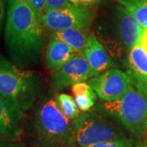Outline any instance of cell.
<instances>
[{
  "mask_svg": "<svg viewBox=\"0 0 147 147\" xmlns=\"http://www.w3.org/2000/svg\"><path fill=\"white\" fill-rule=\"evenodd\" d=\"M146 145H147V142H146Z\"/></svg>",
  "mask_w": 147,
  "mask_h": 147,
  "instance_id": "29",
  "label": "cell"
},
{
  "mask_svg": "<svg viewBox=\"0 0 147 147\" xmlns=\"http://www.w3.org/2000/svg\"><path fill=\"white\" fill-rule=\"evenodd\" d=\"M0 147H24L17 142H0Z\"/></svg>",
  "mask_w": 147,
  "mask_h": 147,
  "instance_id": "24",
  "label": "cell"
},
{
  "mask_svg": "<svg viewBox=\"0 0 147 147\" xmlns=\"http://www.w3.org/2000/svg\"><path fill=\"white\" fill-rule=\"evenodd\" d=\"M86 147H133V142L131 139L123 137L117 140L96 143Z\"/></svg>",
  "mask_w": 147,
  "mask_h": 147,
  "instance_id": "18",
  "label": "cell"
},
{
  "mask_svg": "<svg viewBox=\"0 0 147 147\" xmlns=\"http://www.w3.org/2000/svg\"><path fill=\"white\" fill-rule=\"evenodd\" d=\"M74 100L79 110L82 112H87L94 106L96 99H93L88 96H75Z\"/></svg>",
  "mask_w": 147,
  "mask_h": 147,
  "instance_id": "19",
  "label": "cell"
},
{
  "mask_svg": "<svg viewBox=\"0 0 147 147\" xmlns=\"http://www.w3.org/2000/svg\"><path fill=\"white\" fill-rule=\"evenodd\" d=\"M26 1L36 11L37 13L40 16V17L47 10L46 0H26Z\"/></svg>",
  "mask_w": 147,
  "mask_h": 147,
  "instance_id": "20",
  "label": "cell"
},
{
  "mask_svg": "<svg viewBox=\"0 0 147 147\" xmlns=\"http://www.w3.org/2000/svg\"><path fill=\"white\" fill-rule=\"evenodd\" d=\"M140 44H141V46L144 48V50L147 53V28L145 29L144 34H143L142 38H141Z\"/></svg>",
  "mask_w": 147,
  "mask_h": 147,
  "instance_id": "25",
  "label": "cell"
},
{
  "mask_svg": "<svg viewBox=\"0 0 147 147\" xmlns=\"http://www.w3.org/2000/svg\"><path fill=\"white\" fill-rule=\"evenodd\" d=\"M133 147H147L146 144H144V143H138L136 146H134Z\"/></svg>",
  "mask_w": 147,
  "mask_h": 147,
  "instance_id": "27",
  "label": "cell"
},
{
  "mask_svg": "<svg viewBox=\"0 0 147 147\" xmlns=\"http://www.w3.org/2000/svg\"><path fill=\"white\" fill-rule=\"evenodd\" d=\"M4 40L9 55L17 63L38 61L45 44L44 26L26 0H8Z\"/></svg>",
  "mask_w": 147,
  "mask_h": 147,
  "instance_id": "1",
  "label": "cell"
},
{
  "mask_svg": "<svg viewBox=\"0 0 147 147\" xmlns=\"http://www.w3.org/2000/svg\"><path fill=\"white\" fill-rule=\"evenodd\" d=\"M91 77V69L84 51L77 52L60 69L51 74L54 89L62 90L74 84L84 82Z\"/></svg>",
  "mask_w": 147,
  "mask_h": 147,
  "instance_id": "9",
  "label": "cell"
},
{
  "mask_svg": "<svg viewBox=\"0 0 147 147\" xmlns=\"http://www.w3.org/2000/svg\"><path fill=\"white\" fill-rule=\"evenodd\" d=\"M0 142H16V141H13L11 137L7 136L3 131H0Z\"/></svg>",
  "mask_w": 147,
  "mask_h": 147,
  "instance_id": "26",
  "label": "cell"
},
{
  "mask_svg": "<svg viewBox=\"0 0 147 147\" xmlns=\"http://www.w3.org/2000/svg\"><path fill=\"white\" fill-rule=\"evenodd\" d=\"M88 84L98 97L104 101L120 99L133 85L131 77L117 69H110L92 78Z\"/></svg>",
  "mask_w": 147,
  "mask_h": 147,
  "instance_id": "8",
  "label": "cell"
},
{
  "mask_svg": "<svg viewBox=\"0 0 147 147\" xmlns=\"http://www.w3.org/2000/svg\"><path fill=\"white\" fill-rule=\"evenodd\" d=\"M119 4L123 7L134 16L142 26L147 28V0H117Z\"/></svg>",
  "mask_w": 147,
  "mask_h": 147,
  "instance_id": "15",
  "label": "cell"
},
{
  "mask_svg": "<svg viewBox=\"0 0 147 147\" xmlns=\"http://www.w3.org/2000/svg\"><path fill=\"white\" fill-rule=\"evenodd\" d=\"M76 53L66 43L56 39H51L45 49V65L50 71L55 72L61 68Z\"/></svg>",
  "mask_w": 147,
  "mask_h": 147,
  "instance_id": "12",
  "label": "cell"
},
{
  "mask_svg": "<svg viewBox=\"0 0 147 147\" xmlns=\"http://www.w3.org/2000/svg\"><path fill=\"white\" fill-rule=\"evenodd\" d=\"M89 34L87 29L71 28L63 30L50 31L49 36L52 39H56L66 43L75 52L84 51Z\"/></svg>",
  "mask_w": 147,
  "mask_h": 147,
  "instance_id": "14",
  "label": "cell"
},
{
  "mask_svg": "<svg viewBox=\"0 0 147 147\" xmlns=\"http://www.w3.org/2000/svg\"><path fill=\"white\" fill-rule=\"evenodd\" d=\"M71 91L74 97L79 96H88L93 99H96L97 95L88 83L80 82L78 84H74L71 88Z\"/></svg>",
  "mask_w": 147,
  "mask_h": 147,
  "instance_id": "17",
  "label": "cell"
},
{
  "mask_svg": "<svg viewBox=\"0 0 147 147\" xmlns=\"http://www.w3.org/2000/svg\"><path fill=\"white\" fill-rule=\"evenodd\" d=\"M68 0H46L47 10L57 9L68 4Z\"/></svg>",
  "mask_w": 147,
  "mask_h": 147,
  "instance_id": "22",
  "label": "cell"
},
{
  "mask_svg": "<svg viewBox=\"0 0 147 147\" xmlns=\"http://www.w3.org/2000/svg\"><path fill=\"white\" fill-rule=\"evenodd\" d=\"M73 122L79 147L124 137L119 127L96 110L80 114Z\"/></svg>",
  "mask_w": 147,
  "mask_h": 147,
  "instance_id": "5",
  "label": "cell"
},
{
  "mask_svg": "<svg viewBox=\"0 0 147 147\" xmlns=\"http://www.w3.org/2000/svg\"><path fill=\"white\" fill-rule=\"evenodd\" d=\"M69 3L84 7H95L102 3V0H68Z\"/></svg>",
  "mask_w": 147,
  "mask_h": 147,
  "instance_id": "21",
  "label": "cell"
},
{
  "mask_svg": "<svg viewBox=\"0 0 147 147\" xmlns=\"http://www.w3.org/2000/svg\"><path fill=\"white\" fill-rule=\"evenodd\" d=\"M96 16L94 7H84L68 3L57 9L46 10L41 16L44 28L50 31L71 28L88 29Z\"/></svg>",
  "mask_w": 147,
  "mask_h": 147,
  "instance_id": "7",
  "label": "cell"
},
{
  "mask_svg": "<svg viewBox=\"0 0 147 147\" xmlns=\"http://www.w3.org/2000/svg\"><path fill=\"white\" fill-rule=\"evenodd\" d=\"M84 52L89 64L91 77H96L112 67V60L94 34H89Z\"/></svg>",
  "mask_w": 147,
  "mask_h": 147,
  "instance_id": "10",
  "label": "cell"
},
{
  "mask_svg": "<svg viewBox=\"0 0 147 147\" xmlns=\"http://www.w3.org/2000/svg\"><path fill=\"white\" fill-rule=\"evenodd\" d=\"M6 0H0V34L3 29V25L5 18Z\"/></svg>",
  "mask_w": 147,
  "mask_h": 147,
  "instance_id": "23",
  "label": "cell"
},
{
  "mask_svg": "<svg viewBox=\"0 0 147 147\" xmlns=\"http://www.w3.org/2000/svg\"><path fill=\"white\" fill-rule=\"evenodd\" d=\"M34 131L40 147H75L77 145L73 120L62 114L56 98L46 97L37 107Z\"/></svg>",
  "mask_w": 147,
  "mask_h": 147,
  "instance_id": "3",
  "label": "cell"
},
{
  "mask_svg": "<svg viewBox=\"0 0 147 147\" xmlns=\"http://www.w3.org/2000/svg\"><path fill=\"white\" fill-rule=\"evenodd\" d=\"M40 92L37 74L19 68L0 54V97L24 114L39 97Z\"/></svg>",
  "mask_w": 147,
  "mask_h": 147,
  "instance_id": "2",
  "label": "cell"
},
{
  "mask_svg": "<svg viewBox=\"0 0 147 147\" xmlns=\"http://www.w3.org/2000/svg\"><path fill=\"white\" fill-rule=\"evenodd\" d=\"M115 12L112 35L103 42L111 54L120 56L123 53H129L132 47L140 43L146 28L119 4L115 7Z\"/></svg>",
  "mask_w": 147,
  "mask_h": 147,
  "instance_id": "6",
  "label": "cell"
},
{
  "mask_svg": "<svg viewBox=\"0 0 147 147\" xmlns=\"http://www.w3.org/2000/svg\"><path fill=\"white\" fill-rule=\"evenodd\" d=\"M23 113L0 97V131L17 142L21 133V123Z\"/></svg>",
  "mask_w": 147,
  "mask_h": 147,
  "instance_id": "11",
  "label": "cell"
},
{
  "mask_svg": "<svg viewBox=\"0 0 147 147\" xmlns=\"http://www.w3.org/2000/svg\"><path fill=\"white\" fill-rule=\"evenodd\" d=\"M138 87H139V86H138ZM139 88H142V89L144 91V92L146 93V95L147 96V85L146 86V87H144V88H141V87H139Z\"/></svg>",
  "mask_w": 147,
  "mask_h": 147,
  "instance_id": "28",
  "label": "cell"
},
{
  "mask_svg": "<svg viewBox=\"0 0 147 147\" xmlns=\"http://www.w3.org/2000/svg\"><path fill=\"white\" fill-rule=\"evenodd\" d=\"M128 63L133 76L138 80V86L147 85V53L140 43L134 46L128 53Z\"/></svg>",
  "mask_w": 147,
  "mask_h": 147,
  "instance_id": "13",
  "label": "cell"
},
{
  "mask_svg": "<svg viewBox=\"0 0 147 147\" xmlns=\"http://www.w3.org/2000/svg\"><path fill=\"white\" fill-rule=\"evenodd\" d=\"M56 101L58 108L69 119L74 120L80 115V110L71 96L65 93L58 94L56 97Z\"/></svg>",
  "mask_w": 147,
  "mask_h": 147,
  "instance_id": "16",
  "label": "cell"
},
{
  "mask_svg": "<svg viewBox=\"0 0 147 147\" xmlns=\"http://www.w3.org/2000/svg\"><path fill=\"white\" fill-rule=\"evenodd\" d=\"M95 110L120 123L133 136L140 137L147 131V96L139 87L131 86L122 98L105 101Z\"/></svg>",
  "mask_w": 147,
  "mask_h": 147,
  "instance_id": "4",
  "label": "cell"
}]
</instances>
